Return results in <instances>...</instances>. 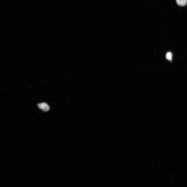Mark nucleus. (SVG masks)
<instances>
[{"instance_id": "obj_1", "label": "nucleus", "mask_w": 187, "mask_h": 187, "mask_svg": "<svg viewBox=\"0 0 187 187\" xmlns=\"http://www.w3.org/2000/svg\"><path fill=\"white\" fill-rule=\"evenodd\" d=\"M38 106L39 109L44 112H47L50 109V108L49 105L45 103L38 104Z\"/></svg>"}, {"instance_id": "obj_2", "label": "nucleus", "mask_w": 187, "mask_h": 187, "mask_svg": "<svg viewBox=\"0 0 187 187\" xmlns=\"http://www.w3.org/2000/svg\"><path fill=\"white\" fill-rule=\"evenodd\" d=\"M178 4L180 6H184L187 4V0H176Z\"/></svg>"}, {"instance_id": "obj_3", "label": "nucleus", "mask_w": 187, "mask_h": 187, "mask_svg": "<svg viewBox=\"0 0 187 187\" xmlns=\"http://www.w3.org/2000/svg\"><path fill=\"white\" fill-rule=\"evenodd\" d=\"M172 55L171 52H168L166 54V58L169 60H171L172 59Z\"/></svg>"}]
</instances>
